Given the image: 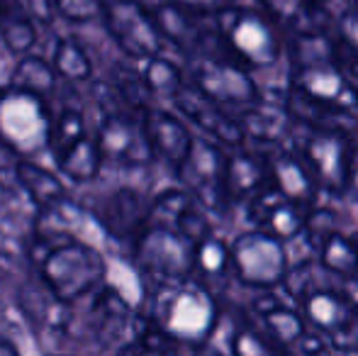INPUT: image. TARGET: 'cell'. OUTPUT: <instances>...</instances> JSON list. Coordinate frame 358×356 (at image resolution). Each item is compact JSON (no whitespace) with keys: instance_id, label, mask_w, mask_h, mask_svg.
Instances as JSON below:
<instances>
[{"instance_id":"obj_16","label":"cell","mask_w":358,"mask_h":356,"mask_svg":"<svg viewBox=\"0 0 358 356\" xmlns=\"http://www.w3.org/2000/svg\"><path fill=\"white\" fill-rule=\"evenodd\" d=\"M268 178L275 183V190L280 195H285L287 200H292V203L302 205V208H312L317 203L320 185H317L312 171L307 169V164L302 162V157H297V154H275L271 159Z\"/></svg>"},{"instance_id":"obj_23","label":"cell","mask_w":358,"mask_h":356,"mask_svg":"<svg viewBox=\"0 0 358 356\" xmlns=\"http://www.w3.org/2000/svg\"><path fill=\"white\" fill-rule=\"evenodd\" d=\"M231 273L229 244L224 239L208 234L195 244V276L205 283H224Z\"/></svg>"},{"instance_id":"obj_35","label":"cell","mask_w":358,"mask_h":356,"mask_svg":"<svg viewBox=\"0 0 358 356\" xmlns=\"http://www.w3.org/2000/svg\"><path fill=\"white\" fill-rule=\"evenodd\" d=\"M341 293L346 295V300L351 303V308L356 310L358 315V276H354V278L344 280V288H341Z\"/></svg>"},{"instance_id":"obj_11","label":"cell","mask_w":358,"mask_h":356,"mask_svg":"<svg viewBox=\"0 0 358 356\" xmlns=\"http://www.w3.org/2000/svg\"><path fill=\"white\" fill-rule=\"evenodd\" d=\"M188 188L190 198L220 210L229 200L227 195V157L210 142H193L185 162L176 171Z\"/></svg>"},{"instance_id":"obj_25","label":"cell","mask_w":358,"mask_h":356,"mask_svg":"<svg viewBox=\"0 0 358 356\" xmlns=\"http://www.w3.org/2000/svg\"><path fill=\"white\" fill-rule=\"evenodd\" d=\"M264 178H268V169L259 159L249 157V154H239V157L227 159V195L229 198H244L251 193H261Z\"/></svg>"},{"instance_id":"obj_1","label":"cell","mask_w":358,"mask_h":356,"mask_svg":"<svg viewBox=\"0 0 358 356\" xmlns=\"http://www.w3.org/2000/svg\"><path fill=\"white\" fill-rule=\"evenodd\" d=\"M29 259L42 276V283L62 305H73L95 293L108 276V264L100 249L76 234H34Z\"/></svg>"},{"instance_id":"obj_28","label":"cell","mask_w":358,"mask_h":356,"mask_svg":"<svg viewBox=\"0 0 358 356\" xmlns=\"http://www.w3.org/2000/svg\"><path fill=\"white\" fill-rule=\"evenodd\" d=\"M144 86L149 93L161 95V98H171L180 93V88L185 86L183 81V71L176 66L171 59L166 57H151L146 59V69H144Z\"/></svg>"},{"instance_id":"obj_34","label":"cell","mask_w":358,"mask_h":356,"mask_svg":"<svg viewBox=\"0 0 358 356\" xmlns=\"http://www.w3.org/2000/svg\"><path fill=\"white\" fill-rule=\"evenodd\" d=\"M164 3L178 5V8L190 10V13H195V15H203V17H215L217 13L231 8V5L239 3V0H164Z\"/></svg>"},{"instance_id":"obj_5","label":"cell","mask_w":358,"mask_h":356,"mask_svg":"<svg viewBox=\"0 0 358 356\" xmlns=\"http://www.w3.org/2000/svg\"><path fill=\"white\" fill-rule=\"evenodd\" d=\"M139 271L159 283H180L195 276V242L171 225L146 222L134 239Z\"/></svg>"},{"instance_id":"obj_26","label":"cell","mask_w":358,"mask_h":356,"mask_svg":"<svg viewBox=\"0 0 358 356\" xmlns=\"http://www.w3.org/2000/svg\"><path fill=\"white\" fill-rule=\"evenodd\" d=\"M52 66L59 78H66V81L73 83L88 81L93 76V62L76 39H59L57 49H54Z\"/></svg>"},{"instance_id":"obj_29","label":"cell","mask_w":358,"mask_h":356,"mask_svg":"<svg viewBox=\"0 0 358 356\" xmlns=\"http://www.w3.org/2000/svg\"><path fill=\"white\" fill-rule=\"evenodd\" d=\"M85 120H83V113L73 108H66L54 118L52 115V127H49V144L47 149L52 152L54 159H59L64 152L73 147L78 139L85 137Z\"/></svg>"},{"instance_id":"obj_39","label":"cell","mask_w":358,"mask_h":356,"mask_svg":"<svg viewBox=\"0 0 358 356\" xmlns=\"http://www.w3.org/2000/svg\"><path fill=\"white\" fill-rule=\"evenodd\" d=\"M49 356H66V354H49Z\"/></svg>"},{"instance_id":"obj_32","label":"cell","mask_w":358,"mask_h":356,"mask_svg":"<svg viewBox=\"0 0 358 356\" xmlns=\"http://www.w3.org/2000/svg\"><path fill=\"white\" fill-rule=\"evenodd\" d=\"M334 34L339 44H344L349 52L358 54V5H346L336 15Z\"/></svg>"},{"instance_id":"obj_33","label":"cell","mask_w":358,"mask_h":356,"mask_svg":"<svg viewBox=\"0 0 358 356\" xmlns=\"http://www.w3.org/2000/svg\"><path fill=\"white\" fill-rule=\"evenodd\" d=\"M117 356H178V354L171 349L169 339H164V337L159 339V334H156V337L146 334V337H139V339H134V342H127L124 347H120Z\"/></svg>"},{"instance_id":"obj_4","label":"cell","mask_w":358,"mask_h":356,"mask_svg":"<svg viewBox=\"0 0 358 356\" xmlns=\"http://www.w3.org/2000/svg\"><path fill=\"white\" fill-rule=\"evenodd\" d=\"M52 110L47 100L15 86H0V144L20 159L42 154L49 144Z\"/></svg>"},{"instance_id":"obj_19","label":"cell","mask_w":358,"mask_h":356,"mask_svg":"<svg viewBox=\"0 0 358 356\" xmlns=\"http://www.w3.org/2000/svg\"><path fill=\"white\" fill-rule=\"evenodd\" d=\"M13 173L15 183L27 193V198L32 200L39 213L66 200V185L62 183V178L49 169L37 166L32 159H20L15 164Z\"/></svg>"},{"instance_id":"obj_15","label":"cell","mask_w":358,"mask_h":356,"mask_svg":"<svg viewBox=\"0 0 358 356\" xmlns=\"http://www.w3.org/2000/svg\"><path fill=\"white\" fill-rule=\"evenodd\" d=\"M146 215H149V203L142 193L132 188L113 190L95 208V220L110 237L132 239V242L146 225Z\"/></svg>"},{"instance_id":"obj_27","label":"cell","mask_w":358,"mask_h":356,"mask_svg":"<svg viewBox=\"0 0 358 356\" xmlns=\"http://www.w3.org/2000/svg\"><path fill=\"white\" fill-rule=\"evenodd\" d=\"M261 322H264V332L280 347H292V344L302 342V337L307 334V322L297 310H268V313H264Z\"/></svg>"},{"instance_id":"obj_22","label":"cell","mask_w":358,"mask_h":356,"mask_svg":"<svg viewBox=\"0 0 358 356\" xmlns=\"http://www.w3.org/2000/svg\"><path fill=\"white\" fill-rule=\"evenodd\" d=\"M320 264L341 280L354 278L358 276V244L344 232L334 229L320 242Z\"/></svg>"},{"instance_id":"obj_20","label":"cell","mask_w":358,"mask_h":356,"mask_svg":"<svg viewBox=\"0 0 358 356\" xmlns=\"http://www.w3.org/2000/svg\"><path fill=\"white\" fill-rule=\"evenodd\" d=\"M0 39L17 57H24L34 47L37 29L24 0H0Z\"/></svg>"},{"instance_id":"obj_36","label":"cell","mask_w":358,"mask_h":356,"mask_svg":"<svg viewBox=\"0 0 358 356\" xmlns=\"http://www.w3.org/2000/svg\"><path fill=\"white\" fill-rule=\"evenodd\" d=\"M349 188L354 190V195L358 198V147L351 154V169H349Z\"/></svg>"},{"instance_id":"obj_9","label":"cell","mask_w":358,"mask_h":356,"mask_svg":"<svg viewBox=\"0 0 358 356\" xmlns=\"http://www.w3.org/2000/svg\"><path fill=\"white\" fill-rule=\"evenodd\" d=\"M351 154L354 147L349 144V137L334 127H324L307 137L302 162L312 171L320 190L324 188L331 195H341L349 188Z\"/></svg>"},{"instance_id":"obj_12","label":"cell","mask_w":358,"mask_h":356,"mask_svg":"<svg viewBox=\"0 0 358 356\" xmlns=\"http://www.w3.org/2000/svg\"><path fill=\"white\" fill-rule=\"evenodd\" d=\"M95 142H98L100 157L105 164L137 169L156 162L149 139L144 134L142 120H134L129 115H108L98 127Z\"/></svg>"},{"instance_id":"obj_3","label":"cell","mask_w":358,"mask_h":356,"mask_svg":"<svg viewBox=\"0 0 358 356\" xmlns=\"http://www.w3.org/2000/svg\"><path fill=\"white\" fill-rule=\"evenodd\" d=\"M220 49L249 71H266L283 62L285 37L256 5L234 3L213 17Z\"/></svg>"},{"instance_id":"obj_30","label":"cell","mask_w":358,"mask_h":356,"mask_svg":"<svg viewBox=\"0 0 358 356\" xmlns=\"http://www.w3.org/2000/svg\"><path fill=\"white\" fill-rule=\"evenodd\" d=\"M231 356H285V352L261 327L244 325L231 334Z\"/></svg>"},{"instance_id":"obj_38","label":"cell","mask_w":358,"mask_h":356,"mask_svg":"<svg viewBox=\"0 0 358 356\" xmlns=\"http://www.w3.org/2000/svg\"><path fill=\"white\" fill-rule=\"evenodd\" d=\"M341 3H344L341 8H346V5H358V0H341Z\"/></svg>"},{"instance_id":"obj_18","label":"cell","mask_w":358,"mask_h":356,"mask_svg":"<svg viewBox=\"0 0 358 356\" xmlns=\"http://www.w3.org/2000/svg\"><path fill=\"white\" fill-rule=\"evenodd\" d=\"M173 103L178 105V110L185 115V118L198 122L205 132L215 134V137L222 139V142H236V139L241 137V132H244L239 124L231 122V120L222 113L220 105H215L213 100H208L193 86L180 88V93L173 98Z\"/></svg>"},{"instance_id":"obj_17","label":"cell","mask_w":358,"mask_h":356,"mask_svg":"<svg viewBox=\"0 0 358 356\" xmlns=\"http://www.w3.org/2000/svg\"><path fill=\"white\" fill-rule=\"evenodd\" d=\"M254 218L264 225L266 232L275 234L278 239H295L307 227V210L302 205L287 200L278 190L259 193L254 198Z\"/></svg>"},{"instance_id":"obj_14","label":"cell","mask_w":358,"mask_h":356,"mask_svg":"<svg viewBox=\"0 0 358 356\" xmlns=\"http://www.w3.org/2000/svg\"><path fill=\"white\" fill-rule=\"evenodd\" d=\"M300 315L307 327L317 329L324 337L349 334L358 325V315L344 293L331 288H312L300 298Z\"/></svg>"},{"instance_id":"obj_31","label":"cell","mask_w":358,"mask_h":356,"mask_svg":"<svg viewBox=\"0 0 358 356\" xmlns=\"http://www.w3.org/2000/svg\"><path fill=\"white\" fill-rule=\"evenodd\" d=\"M52 10L69 22H93L103 17L105 0H52Z\"/></svg>"},{"instance_id":"obj_13","label":"cell","mask_w":358,"mask_h":356,"mask_svg":"<svg viewBox=\"0 0 358 356\" xmlns=\"http://www.w3.org/2000/svg\"><path fill=\"white\" fill-rule=\"evenodd\" d=\"M139 120H142L144 134L149 139L154 159H164L166 164H171L178 171L195 142L188 124L180 118H176L173 113L161 108H144Z\"/></svg>"},{"instance_id":"obj_8","label":"cell","mask_w":358,"mask_h":356,"mask_svg":"<svg viewBox=\"0 0 358 356\" xmlns=\"http://www.w3.org/2000/svg\"><path fill=\"white\" fill-rule=\"evenodd\" d=\"M105 29L110 32L113 42L120 52L129 59L146 62L151 57H159L164 52V34L156 24L154 10L146 8L139 0H113L105 3L103 17Z\"/></svg>"},{"instance_id":"obj_21","label":"cell","mask_w":358,"mask_h":356,"mask_svg":"<svg viewBox=\"0 0 358 356\" xmlns=\"http://www.w3.org/2000/svg\"><path fill=\"white\" fill-rule=\"evenodd\" d=\"M54 162H57V169L62 171V176L73 180V183H93L100 176V169L105 164L95 137H88V134L83 139H78L69 152H64Z\"/></svg>"},{"instance_id":"obj_24","label":"cell","mask_w":358,"mask_h":356,"mask_svg":"<svg viewBox=\"0 0 358 356\" xmlns=\"http://www.w3.org/2000/svg\"><path fill=\"white\" fill-rule=\"evenodd\" d=\"M57 71L49 62H44L42 57H32V54H24L20 57L17 66L13 69V76H10V86L22 88L27 93H34L39 98L47 100L49 95L57 88Z\"/></svg>"},{"instance_id":"obj_37","label":"cell","mask_w":358,"mask_h":356,"mask_svg":"<svg viewBox=\"0 0 358 356\" xmlns=\"http://www.w3.org/2000/svg\"><path fill=\"white\" fill-rule=\"evenodd\" d=\"M0 356H20L17 347L8 337H3V334H0Z\"/></svg>"},{"instance_id":"obj_2","label":"cell","mask_w":358,"mask_h":356,"mask_svg":"<svg viewBox=\"0 0 358 356\" xmlns=\"http://www.w3.org/2000/svg\"><path fill=\"white\" fill-rule=\"evenodd\" d=\"M217 322L220 308L203 283H159L151 298V327L169 342L203 347L215 334Z\"/></svg>"},{"instance_id":"obj_7","label":"cell","mask_w":358,"mask_h":356,"mask_svg":"<svg viewBox=\"0 0 358 356\" xmlns=\"http://www.w3.org/2000/svg\"><path fill=\"white\" fill-rule=\"evenodd\" d=\"M231 273L249 288H275L290 273V257L283 239L266 229L244 232L229 244Z\"/></svg>"},{"instance_id":"obj_10","label":"cell","mask_w":358,"mask_h":356,"mask_svg":"<svg viewBox=\"0 0 358 356\" xmlns=\"http://www.w3.org/2000/svg\"><path fill=\"white\" fill-rule=\"evenodd\" d=\"M254 5L278 27L285 39L334 34V0H254Z\"/></svg>"},{"instance_id":"obj_6","label":"cell","mask_w":358,"mask_h":356,"mask_svg":"<svg viewBox=\"0 0 358 356\" xmlns=\"http://www.w3.org/2000/svg\"><path fill=\"white\" fill-rule=\"evenodd\" d=\"M193 88L220 108H254L261 103V90L249 69L236 64L224 52L190 57Z\"/></svg>"}]
</instances>
